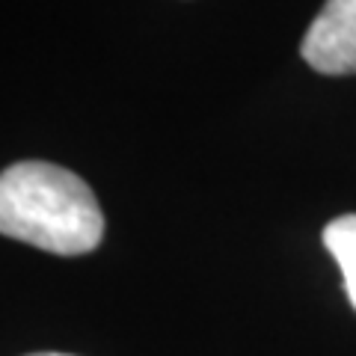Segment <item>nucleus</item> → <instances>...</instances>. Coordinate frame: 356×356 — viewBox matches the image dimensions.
Wrapping results in <instances>:
<instances>
[{
	"instance_id": "nucleus-1",
	"label": "nucleus",
	"mask_w": 356,
	"mask_h": 356,
	"mask_svg": "<svg viewBox=\"0 0 356 356\" xmlns=\"http://www.w3.org/2000/svg\"><path fill=\"white\" fill-rule=\"evenodd\" d=\"M0 235L54 255H83L102 243L104 214L81 175L21 161L0 172Z\"/></svg>"
},
{
	"instance_id": "nucleus-2",
	"label": "nucleus",
	"mask_w": 356,
	"mask_h": 356,
	"mask_svg": "<svg viewBox=\"0 0 356 356\" xmlns=\"http://www.w3.org/2000/svg\"><path fill=\"white\" fill-rule=\"evenodd\" d=\"M300 54L321 74H356V0H327L309 24Z\"/></svg>"
},
{
	"instance_id": "nucleus-3",
	"label": "nucleus",
	"mask_w": 356,
	"mask_h": 356,
	"mask_svg": "<svg viewBox=\"0 0 356 356\" xmlns=\"http://www.w3.org/2000/svg\"><path fill=\"white\" fill-rule=\"evenodd\" d=\"M324 247L341 267L344 291H348L350 306L356 309V214H344L327 222L324 229Z\"/></svg>"
},
{
	"instance_id": "nucleus-4",
	"label": "nucleus",
	"mask_w": 356,
	"mask_h": 356,
	"mask_svg": "<svg viewBox=\"0 0 356 356\" xmlns=\"http://www.w3.org/2000/svg\"><path fill=\"white\" fill-rule=\"evenodd\" d=\"M30 356H72V353H30Z\"/></svg>"
}]
</instances>
